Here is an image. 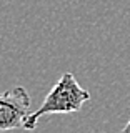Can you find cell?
<instances>
[{
  "label": "cell",
  "instance_id": "obj_3",
  "mask_svg": "<svg viewBox=\"0 0 130 133\" xmlns=\"http://www.w3.org/2000/svg\"><path fill=\"white\" fill-rule=\"evenodd\" d=\"M120 133H130V120L127 122V125L122 128V131H120Z\"/></svg>",
  "mask_w": 130,
  "mask_h": 133
},
{
  "label": "cell",
  "instance_id": "obj_2",
  "mask_svg": "<svg viewBox=\"0 0 130 133\" xmlns=\"http://www.w3.org/2000/svg\"><path fill=\"white\" fill-rule=\"evenodd\" d=\"M30 115V97L23 87H15L0 95V131L23 128Z\"/></svg>",
  "mask_w": 130,
  "mask_h": 133
},
{
  "label": "cell",
  "instance_id": "obj_1",
  "mask_svg": "<svg viewBox=\"0 0 130 133\" xmlns=\"http://www.w3.org/2000/svg\"><path fill=\"white\" fill-rule=\"evenodd\" d=\"M89 100H90V93L78 85L73 73L67 72L60 77V80L55 83V87L47 93V97H45L44 103L39 107V110L32 111V115L25 122L23 130L27 131L35 130L39 120L45 115L80 111L83 103H87Z\"/></svg>",
  "mask_w": 130,
  "mask_h": 133
}]
</instances>
